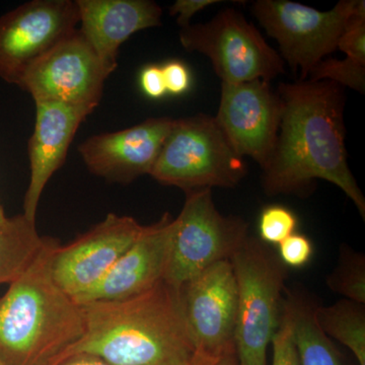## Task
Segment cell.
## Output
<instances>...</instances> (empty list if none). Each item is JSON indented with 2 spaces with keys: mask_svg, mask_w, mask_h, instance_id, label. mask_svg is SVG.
I'll use <instances>...</instances> for the list:
<instances>
[{
  "mask_svg": "<svg viewBox=\"0 0 365 365\" xmlns=\"http://www.w3.org/2000/svg\"><path fill=\"white\" fill-rule=\"evenodd\" d=\"M7 220H9V217H7L6 212H4V209L2 207L1 203H0V223L6 222Z\"/></svg>",
  "mask_w": 365,
  "mask_h": 365,
  "instance_id": "33",
  "label": "cell"
},
{
  "mask_svg": "<svg viewBox=\"0 0 365 365\" xmlns=\"http://www.w3.org/2000/svg\"><path fill=\"white\" fill-rule=\"evenodd\" d=\"M359 0H341L331 11H321L289 0H257L255 18L279 45V55L304 81L319 62L337 49L346 24Z\"/></svg>",
  "mask_w": 365,
  "mask_h": 365,
  "instance_id": "8",
  "label": "cell"
},
{
  "mask_svg": "<svg viewBox=\"0 0 365 365\" xmlns=\"http://www.w3.org/2000/svg\"><path fill=\"white\" fill-rule=\"evenodd\" d=\"M181 292L195 350L216 357L235 350L237 290L230 262L209 266L185 283Z\"/></svg>",
  "mask_w": 365,
  "mask_h": 365,
  "instance_id": "12",
  "label": "cell"
},
{
  "mask_svg": "<svg viewBox=\"0 0 365 365\" xmlns=\"http://www.w3.org/2000/svg\"><path fill=\"white\" fill-rule=\"evenodd\" d=\"M297 227V217L290 209L282 205H270L262 211L259 218L260 241L266 245H278Z\"/></svg>",
  "mask_w": 365,
  "mask_h": 365,
  "instance_id": "23",
  "label": "cell"
},
{
  "mask_svg": "<svg viewBox=\"0 0 365 365\" xmlns=\"http://www.w3.org/2000/svg\"><path fill=\"white\" fill-rule=\"evenodd\" d=\"M237 290L235 348L239 365H267L279 327L287 267L260 240L249 237L230 260Z\"/></svg>",
  "mask_w": 365,
  "mask_h": 365,
  "instance_id": "5",
  "label": "cell"
},
{
  "mask_svg": "<svg viewBox=\"0 0 365 365\" xmlns=\"http://www.w3.org/2000/svg\"><path fill=\"white\" fill-rule=\"evenodd\" d=\"M309 300L289 294L283 299L282 314L292 327L299 365H343L337 349L322 330Z\"/></svg>",
  "mask_w": 365,
  "mask_h": 365,
  "instance_id": "18",
  "label": "cell"
},
{
  "mask_svg": "<svg viewBox=\"0 0 365 365\" xmlns=\"http://www.w3.org/2000/svg\"><path fill=\"white\" fill-rule=\"evenodd\" d=\"M35 105V127L28 144L31 177L23 213L32 222H36L46 185L63 165L79 126L95 110L60 103L37 102Z\"/></svg>",
  "mask_w": 365,
  "mask_h": 365,
  "instance_id": "15",
  "label": "cell"
},
{
  "mask_svg": "<svg viewBox=\"0 0 365 365\" xmlns=\"http://www.w3.org/2000/svg\"><path fill=\"white\" fill-rule=\"evenodd\" d=\"M145 227L131 216L110 213L74 241L57 245L50 260L55 282L78 302L103 279Z\"/></svg>",
  "mask_w": 365,
  "mask_h": 365,
  "instance_id": "11",
  "label": "cell"
},
{
  "mask_svg": "<svg viewBox=\"0 0 365 365\" xmlns=\"http://www.w3.org/2000/svg\"><path fill=\"white\" fill-rule=\"evenodd\" d=\"M44 242L0 297V359L6 365H53L85 333L83 307L55 282Z\"/></svg>",
  "mask_w": 365,
  "mask_h": 365,
  "instance_id": "3",
  "label": "cell"
},
{
  "mask_svg": "<svg viewBox=\"0 0 365 365\" xmlns=\"http://www.w3.org/2000/svg\"><path fill=\"white\" fill-rule=\"evenodd\" d=\"M307 79L313 81H328L336 85L347 86L364 93L365 91V64L356 60L324 59L312 69Z\"/></svg>",
  "mask_w": 365,
  "mask_h": 365,
  "instance_id": "22",
  "label": "cell"
},
{
  "mask_svg": "<svg viewBox=\"0 0 365 365\" xmlns=\"http://www.w3.org/2000/svg\"><path fill=\"white\" fill-rule=\"evenodd\" d=\"M246 175L244 158L215 118L197 114L173 120L150 176L187 193L215 187L234 188Z\"/></svg>",
  "mask_w": 365,
  "mask_h": 365,
  "instance_id": "4",
  "label": "cell"
},
{
  "mask_svg": "<svg viewBox=\"0 0 365 365\" xmlns=\"http://www.w3.org/2000/svg\"><path fill=\"white\" fill-rule=\"evenodd\" d=\"M81 33L110 73L133 34L162 25L163 9L150 0H76Z\"/></svg>",
  "mask_w": 365,
  "mask_h": 365,
  "instance_id": "17",
  "label": "cell"
},
{
  "mask_svg": "<svg viewBox=\"0 0 365 365\" xmlns=\"http://www.w3.org/2000/svg\"><path fill=\"white\" fill-rule=\"evenodd\" d=\"M76 0H32L0 16V78L20 86L26 72L76 32Z\"/></svg>",
  "mask_w": 365,
  "mask_h": 365,
  "instance_id": "9",
  "label": "cell"
},
{
  "mask_svg": "<svg viewBox=\"0 0 365 365\" xmlns=\"http://www.w3.org/2000/svg\"><path fill=\"white\" fill-rule=\"evenodd\" d=\"M282 102L268 81L222 83L215 120L241 157L265 167L279 132Z\"/></svg>",
  "mask_w": 365,
  "mask_h": 365,
  "instance_id": "13",
  "label": "cell"
},
{
  "mask_svg": "<svg viewBox=\"0 0 365 365\" xmlns=\"http://www.w3.org/2000/svg\"><path fill=\"white\" fill-rule=\"evenodd\" d=\"M173 118H148L124 130L88 137L78 146L83 163L95 176L110 182L130 184L150 175Z\"/></svg>",
  "mask_w": 365,
  "mask_h": 365,
  "instance_id": "14",
  "label": "cell"
},
{
  "mask_svg": "<svg viewBox=\"0 0 365 365\" xmlns=\"http://www.w3.org/2000/svg\"><path fill=\"white\" fill-rule=\"evenodd\" d=\"M220 2V0H177L170 7V14L177 16V23L181 29L186 28L191 25L190 21L196 14Z\"/></svg>",
  "mask_w": 365,
  "mask_h": 365,
  "instance_id": "28",
  "label": "cell"
},
{
  "mask_svg": "<svg viewBox=\"0 0 365 365\" xmlns=\"http://www.w3.org/2000/svg\"><path fill=\"white\" fill-rule=\"evenodd\" d=\"M331 290L345 299L365 304V258L350 248L341 249L339 262L327 278Z\"/></svg>",
  "mask_w": 365,
  "mask_h": 365,
  "instance_id": "21",
  "label": "cell"
},
{
  "mask_svg": "<svg viewBox=\"0 0 365 365\" xmlns=\"http://www.w3.org/2000/svg\"><path fill=\"white\" fill-rule=\"evenodd\" d=\"M56 365H109L98 357L88 354H76Z\"/></svg>",
  "mask_w": 365,
  "mask_h": 365,
  "instance_id": "30",
  "label": "cell"
},
{
  "mask_svg": "<svg viewBox=\"0 0 365 365\" xmlns=\"http://www.w3.org/2000/svg\"><path fill=\"white\" fill-rule=\"evenodd\" d=\"M271 343L273 345L272 365H299L292 327L287 317L282 313L277 332L274 335Z\"/></svg>",
  "mask_w": 365,
  "mask_h": 365,
  "instance_id": "26",
  "label": "cell"
},
{
  "mask_svg": "<svg viewBox=\"0 0 365 365\" xmlns=\"http://www.w3.org/2000/svg\"><path fill=\"white\" fill-rule=\"evenodd\" d=\"M81 306L85 333L53 365L76 354L109 365H189L193 359L181 288L165 279L130 299Z\"/></svg>",
  "mask_w": 365,
  "mask_h": 365,
  "instance_id": "2",
  "label": "cell"
},
{
  "mask_svg": "<svg viewBox=\"0 0 365 365\" xmlns=\"http://www.w3.org/2000/svg\"><path fill=\"white\" fill-rule=\"evenodd\" d=\"M314 316L327 336L339 341L365 365L364 304L342 299L330 307H314Z\"/></svg>",
  "mask_w": 365,
  "mask_h": 365,
  "instance_id": "20",
  "label": "cell"
},
{
  "mask_svg": "<svg viewBox=\"0 0 365 365\" xmlns=\"http://www.w3.org/2000/svg\"><path fill=\"white\" fill-rule=\"evenodd\" d=\"M0 365H6V364H4V362H2L1 359H0Z\"/></svg>",
  "mask_w": 365,
  "mask_h": 365,
  "instance_id": "34",
  "label": "cell"
},
{
  "mask_svg": "<svg viewBox=\"0 0 365 365\" xmlns=\"http://www.w3.org/2000/svg\"><path fill=\"white\" fill-rule=\"evenodd\" d=\"M140 86L143 93L151 98H160L167 93L162 66H148L140 73Z\"/></svg>",
  "mask_w": 365,
  "mask_h": 365,
  "instance_id": "29",
  "label": "cell"
},
{
  "mask_svg": "<svg viewBox=\"0 0 365 365\" xmlns=\"http://www.w3.org/2000/svg\"><path fill=\"white\" fill-rule=\"evenodd\" d=\"M313 254V244L304 235H292L278 245V258L285 267H304L311 261Z\"/></svg>",
  "mask_w": 365,
  "mask_h": 365,
  "instance_id": "25",
  "label": "cell"
},
{
  "mask_svg": "<svg viewBox=\"0 0 365 365\" xmlns=\"http://www.w3.org/2000/svg\"><path fill=\"white\" fill-rule=\"evenodd\" d=\"M44 240L36 222L24 215L11 216L0 223V284H9L30 265Z\"/></svg>",
  "mask_w": 365,
  "mask_h": 365,
  "instance_id": "19",
  "label": "cell"
},
{
  "mask_svg": "<svg viewBox=\"0 0 365 365\" xmlns=\"http://www.w3.org/2000/svg\"><path fill=\"white\" fill-rule=\"evenodd\" d=\"M110 76L78 29L31 66L19 88L28 91L35 103L96 109Z\"/></svg>",
  "mask_w": 365,
  "mask_h": 365,
  "instance_id": "10",
  "label": "cell"
},
{
  "mask_svg": "<svg viewBox=\"0 0 365 365\" xmlns=\"http://www.w3.org/2000/svg\"><path fill=\"white\" fill-rule=\"evenodd\" d=\"M215 365H239L235 350L223 354Z\"/></svg>",
  "mask_w": 365,
  "mask_h": 365,
  "instance_id": "32",
  "label": "cell"
},
{
  "mask_svg": "<svg viewBox=\"0 0 365 365\" xmlns=\"http://www.w3.org/2000/svg\"><path fill=\"white\" fill-rule=\"evenodd\" d=\"M348 58L365 64V1L359 0L356 9L350 16L337 45Z\"/></svg>",
  "mask_w": 365,
  "mask_h": 365,
  "instance_id": "24",
  "label": "cell"
},
{
  "mask_svg": "<svg viewBox=\"0 0 365 365\" xmlns=\"http://www.w3.org/2000/svg\"><path fill=\"white\" fill-rule=\"evenodd\" d=\"M173 218L163 215L158 222L146 225L143 234L78 304L117 302L148 292L165 279L169 261Z\"/></svg>",
  "mask_w": 365,
  "mask_h": 365,
  "instance_id": "16",
  "label": "cell"
},
{
  "mask_svg": "<svg viewBox=\"0 0 365 365\" xmlns=\"http://www.w3.org/2000/svg\"><path fill=\"white\" fill-rule=\"evenodd\" d=\"M220 357L212 356L207 353L196 350L189 365H215Z\"/></svg>",
  "mask_w": 365,
  "mask_h": 365,
  "instance_id": "31",
  "label": "cell"
},
{
  "mask_svg": "<svg viewBox=\"0 0 365 365\" xmlns=\"http://www.w3.org/2000/svg\"><path fill=\"white\" fill-rule=\"evenodd\" d=\"M248 223L216 208L211 189L187 192L181 212L173 218L165 280L181 288L217 262L230 261L248 239Z\"/></svg>",
  "mask_w": 365,
  "mask_h": 365,
  "instance_id": "6",
  "label": "cell"
},
{
  "mask_svg": "<svg viewBox=\"0 0 365 365\" xmlns=\"http://www.w3.org/2000/svg\"><path fill=\"white\" fill-rule=\"evenodd\" d=\"M276 93L282 116L272 155L262 169L264 192L306 197L317 180H324L339 187L364 220L365 198L348 165L342 86L299 79L280 83Z\"/></svg>",
  "mask_w": 365,
  "mask_h": 365,
  "instance_id": "1",
  "label": "cell"
},
{
  "mask_svg": "<svg viewBox=\"0 0 365 365\" xmlns=\"http://www.w3.org/2000/svg\"><path fill=\"white\" fill-rule=\"evenodd\" d=\"M180 42L187 51L207 56L223 83H270L285 72L279 53L234 9L220 11L207 23L181 29Z\"/></svg>",
  "mask_w": 365,
  "mask_h": 365,
  "instance_id": "7",
  "label": "cell"
},
{
  "mask_svg": "<svg viewBox=\"0 0 365 365\" xmlns=\"http://www.w3.org/2000/svg\"><path fill=\"white\" fill-rule=\"evenodd\" d=\"M162 71L167 93L180 96L189 90L191 74L182 62L172 60L162 66Z\"/></svg>",
  "mask_w": 365,
  "mask_h": 365,
  "instance_id": "27",
  "label": "cell"
}]
</instances>
